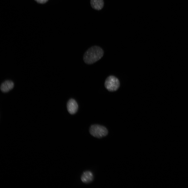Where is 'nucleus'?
Masks as SVG:
<instances>
[{
	"instance_id": "0eeeda50",
	"label": "nucleus",
	"mask_w": 188,
	"mask_h": 188,
	"mask_svg": "<svg viewBox=\"0 0 188 188\" xmlns=\"http://www.w3.org/2000/svg\"><path fill=\"white\" fill-rule=\"evenodd\" d=\"M90 4L93 8L98 10L101 9L104 6L103 0H91Z\"/></svg>"
},
{
	"instance_id": "39448f33",
	"label": "nucleus",
	"mask_w": 188,
	"mask_h": 188,
	"mask_svg": "<svg viewBox=\"0 0 188 188\" xmlns=\"http://www.w3.org/2000/svg\"><path fill=\"white\" fill-rule=\"evenodd\" d=\"M93 178L94 177L92 173L89 171L84 172L81 177V179L82 182L85 184H88L92 182Z\"/></svg>"
},
{
	"instance_id": "423d86ee",
	"label": "nucleus",
	"mask_w": 188,
	"mask_h": 188,
	"mask_svg": "<svg viewBox=\"0 0 188 188\" xmlns=\"http://www.w3.org/2000/svg\"><path fill=\"white\" fill-rule=\"evenodd\" d=\"M14 86V84L13 81L10 80H7L2 84L0 89L3 92H7L12 89Z\"/></svg>"
},
{
	"instance_id": "7ed1b4c3",
	"label": "nucleus",
	"mask_w": 188,
	"mask_h": 188,
	"mask_svg": "<svg viewBox=\"0 0 188 188\" xmlns=\"http://www.w3.org/2000/svg\"><path fill=\"white\" fill-rule=\"evenodd\" d=\"M104 86L108 91L113 92L116 91L119 89L120 83L117 78L114 76L110 75L106 79Z\"/></svg>"
},
{
	"instance_id": "6e6552de",
	"label": "nucleus",
	"mask_w": 188,
	"mask_h": 188,
	"mask_svg": "<svg viewBox=\"0 0 188 188\" xmlns=\"http://www.w3.org/2000/svg\"><path fill=\"white\" fill-rule=\"evenodd\" d=\"M38 3H41L44 4L46 3L48 0H35Z\"/></svg>"
},
{
	"instance_id": "f03ea898",
	"label": "nucleus",
	"mask_w": 188,
	"mask_h": 188,
	"mask_svg": "<svg viewBox=\"0 0 188 188\" xmlns=\"http://www.w3.org/2000/svg\"><path fill=\"white\" fill-rule=\"evenodd\" d=\"M89 132L93 136L98 138H100L107 136L108 131L104 126L97 124L93 125L90 127Z\"/></svg>"
},
{
	"instance_id": "f257e3e1",
	"label": "nucleus",
	"mask_w": 188,
	"mask_h": 188,
	"mask_svg": "<svg viewBox=\"0 0 188 188\" xmlns=\"http://www.w3.org/2000/svg\"><path fill=\"white\" fill-rule=\"evenodd\" d=\"M104 51L100 47L94 46L88 49L83 57L84 62L87 64H92L101 59L103 55Z\"/></svg>"
},
{
	"instance_id": "20e7f679",
	"label": "nucleus",
	"mask_w": 188,
	"mask_h": 188,
	"mask_svg": "<svg viewBox=\"0 0 188 188\" xmlns=\"http://www.w3.org/2000/svg\"><path fill=\"white\" fill-rule=\"evenodd\" d=\"M67 106L68 111L70 114H74L77 111L78 105L74 99H70L67 103Z\"/></svg>"
}]
</instances>
